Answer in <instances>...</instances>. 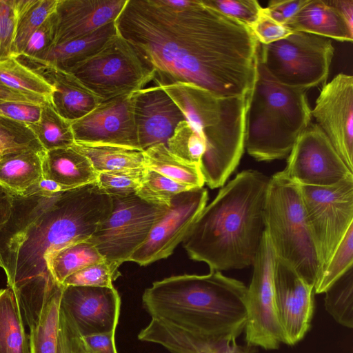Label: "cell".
Wrapping results in <instances>:
<instances>
[{"label":"cell","mask_w":353,"mask_h":353,"mask_svg":"<svg viewBox=\"0 0 353 353\" xmlns=\"http://www.w3.org/2000/svg\"><path fill=\"white\" fill-rule=\"evenodd\" d=\"M117 32L154 72L157 85L183 82L219 97L250 94L259 43L248 26L190 0H127Z\"/></svg>","instance_id":"cell-1"},{"label":"cell","mask_w":353,"mask_h":353,"mask_svg":"<svg viewBox=\"0 0 353 353\" xmlns=\"http://www.w3.org/2000/svg\"><path fill=\"white\" fill-rule=\"evenodd\" d=\"M111 210V196L96 182L54 194H13L10 218L0 231V267L8 288L14 292L53 277L46 257L89 240Z\"/></svg>","instance_id":"cell-2"},{"label":"cell","mask_w":353,"mask_h":353,"mask_svg":"<svg viewBox=\"0 0 353 353\" xmlns=\"http://www.w3.org/2000/svg\"><path fill=\"white\" fill-rule=\"evenodd\" d=\"M270 178L257 170L238 173L203 208L183 241L189 257L210 271L252 265L265 224Z\"/></svg>","instance_id":"cell-3"},{"label":"cell","mask_w":353,"mask_h":353,"mask_svg":"<svg viewBox=\"0 0 353 353\" xmlns=\"http://www.w3.org/2000/svg\"><path fill=\"white\" fill-rule=\"evenodd\" d=\"M247 287L219 271L172 276L152 283L142 295L151 319L190 334L236 340L246 323Z\"/></svg>","instance_id":"cell-4"},{"label":"cell","mask_w":353,"mask_h":353,"mask_svg":"<svg viewBox=\"0 0 353 353\" xmlns=\"http://www.w3.org/2000/svg\"><path fill=\"white\" fill-rule=\"evenodd\" d=\"M306 90L279 83L268 72L258 50L256 75L245 119V148L256 161L285 158L311 123Z\"/></svg>","instance_id":"cell-5"},{"label":"cell","mask_w":353,"mask_h":353,"mask_svg":"<svg viewBox=\"0 0 353 353\" xmlns=\"http://www.w3.org/2000/svg\"><path fill=\"white\" fill-rule=\"evenodd\" d=\"M263 219L265 232L276 256L314 286L319 265L305 216L300 186L283 170L270 178Z\"/></svg>","instance_id":"cell-6"},{"label":"cell","mask_w":353,"mask_h":353,"mask_svg":"<svg viewBox=\"0 0 353 353\" xmlns=\"http://www.w3.org/2000/svg\"><path fill=\"white\" fill-rule=\"evenodd\" d=\"M334 53L330 39L303 32L259 46V56L275 80L304 90L326 81Z\"/></svg>","instance_id":"cell-7"},{"label":"cell","mask_w":353,"mask_h":353,"mask_svg":"<svg viewBox=\"0 0 353 353\" xmlns=\"http://www.w3.org/2000/svg\"><path fill=\"white\" fill-rule=\"evenodd\" d=\"M67 72L102 101L132 94L154 79V72L118 32L99 51Z\"/></svg>","instance_id":"cell-8"},{"label":"cell","mask_w":353,"mask_h":353,"mask_svg":"<svg viewBox=\"0 0 353 353\" xmlns=\"http://www.w3.org/2000/svg\"><path fill=\"white\" fill-rule=\"evenodd\" d=\"M299 186L319 275L353 224V177L330 186Z\"/></svg>","instance_id":"cell-9"},{"label":"cell","mask_w":353,"mask_h":353,"mask_svg":"<svg viewBox=\"0 0 353 353\" xmlns=\"http://www.w3.org/2000/svg\"><path fill=\"white\" fill-rule=\"evenodd\" d=\"M111 198L110 215L89 241L106 261L120 266L145 242L168 208L149 203L136 194Z\"/></svg>","instance_id":"cell-10"},{"label":"cell","mask_w":353,"mask_h":353,"mask_svg":"<svg viewBox=\"0 0 353 353\" xmlns=\"http://www.w3.org/2000/svg\"><path fill=\"white\" fill-rule=\"evenodd\" d=\"M275 261V253L264 230L252 264V279L247 287L244 332L247 345L266 350H277L283 343L274 298Z\"/></svg>","instance_id":"cell-11"},{"label":"cell","mask_w":353,"mask_h":353,"mask_svg":"<svg viewBox=\"0 0 353 353\" xmlns=\"http://www.w3.org/2000/svg\"><path fill=\"white\" fill-rule=\"evenodd\" d=\"M283 171L300 185L330 186L353 177L321 129L312 123L296 140Z\"/></svg>","instance_id":"cell-12"},{"label":"cell","mask_w":353,"mask_h":353,"mask_svg":"<svg viewBox=\"0 0 353 353\" xmlns=\"http://www.w3.org/2000/svg\"><path fill=\"white\" fill-rule=\"evenodd\" d=\"M208 199L205 188H198L174 196L163 217L154 225L145 242L128 261L145 266L166 259L184 240Z\"/></svg>","instance_id":"cell-13"},{"label":"cell","mask_w":353,"mask_h":353,"mask_svg":"<svg viewBox=\"0 0 353 353\" xmlns=\"http://www.w3.org/2000/svg\"><path fill=\"white\" fill-rule=\"evenodd\" d=\"M312 117L353 172V77L339 74L325 83Z\"/></svg>","instance_id":"cell-14"},{"label":"cell","mask_w":353,"mask_h":353,"mask_svg":"<svg viewBox=\"0 0 353 353\" xmlns=\"http://www.w3.org/2000/svg\"><path fill=\"white\" fill-rule=\"evenodd\" d=\"M314 288L290 265L276 256L274 290L283 343L294 345L310 330L314 310Z\"/></svg>","instance_id":"cell-15"},{"label":"cell","mask_w":353,"mask_h":353,"mask_svg":"<svg viewBox=\"0 0 353 353\" xmlns=\"http://www.w3.org/2000/svg\"><path fill=\"white\" fill-rule=\"evenodd\" d=\"M71 127L74 143L113 145L141 150L132 94L101 102L90 113L72 122Z\"/></svg>","instance_id":"cell-16"},{"label":"cell","mask_w":353,"mask_h":353,"mask_svg":"<svg viewBox=\"0 0 353 353\" xmlns=\"http://www.w3.org/2000/svg\"><path fill=\"white\" fill-rule=\"evenodd\" d=\"M61 308L81 336L115 332L121 297L114 287L63 286Z\"/></svg>","instance_id":"cell-17"},{"label":"cell","mask_w":353,"mask_h":353,"mask_svg":"<svg viewBox=\"0 0 353 353\" xmlns=\"http://www.w3.org/2000/svg\"><path fill=\"white\" fill-rule=\"evenodd\" d=\"M132 99L140 149L167 145L175 128L185 120L176 104L157 84L132 93Z\"/></svg>","instance_id":"cell-18"},{"label":"cell","mask_w":353,"mask_h":353,"mask_svg":"<svg viewBox=\"0 0 353 353\" xmlns=\"http://www.w3.org/2000/svg\"><path fill=\"white\" fill-rule=\"evenodd\" d=\"M126 1L58 0L54 11L56 33L54 46L89 34L114 21Z\"/></svg>","instance_id":"cell-19"},{"label":"cell","mask_w":353,"mask_h":353,"mask_svg":"<svg viewBox=\"0 0 353 353\" xmlns=\"http://www.w3.org/2000/svg\"><path fill=\"white\" fill-rule=\"evenodd\" d=\"M137 338L159 345L169 353H255L254 347L239 345L236 340L192 334L153 319L139 332Z\"/></svg>","instance_id":"cell-20"},{"label":"cell","mask_w":353,"mask_h":353,"mask_svg":"<svg viewBox=\"0 0 353 353\" xmlns=\"http://www.w3.org/2000/svg\"><path fill=\"white\" fill-rule=\"evenodd\" d=\"M30 70L52 87L50 103L61 117L70 123L83 117L102 102L69 72L44 65Z\"/></svg>","instance_id":"cell-21"},{"label":"cell","mask_w":353,"mask_h":353,"mask_svg":"<svg viewBox=\"0 0 353 353\" xmlns=\"http://www.w3.org/2000/svg\"><path fill=\"white\" fill-rule=\"evenodd\" d=\"M117 33L112 21L89 34L54 46L39 60L17 59L30 69L44 65L67 72L99 51Z\"/></svg>","instance_id":"cell-22"},{"label":"cell","mask_w":353,"mask_h":353,"mask_svg":"<svg viewBox=\"0 0 353 353\" xmlns=\"http://www.w3.org/2000/svg\"><path fill=\"white\" fill-rule=\"evenodd\" d=\"M284 26L292 32H303L340 41L353 39V30L328 1L308 0Z\"/></svg>","instance_id":"cell-23"},{"label":"cell","mask_w":353,"mask_h":353,"mask_svg":"<svg viewBox=\"0 0 353 353\" xmlns=\"http://www.w3.org/2000/svg\"><path fill=\"white\" fill-rule=\"evenodd\" d=\"M42 166L43 179L70 189L95 183L98 176L88 158L72 146L46 151Z\"/></svg>","instance_id":"cell-24"},{"label":"cell","mask_w":353,"mask_h":353,"mask_svg":"<svg viewBox=\"0 0 353 353\" xmlns=\"http://www.w3.org/2000/svg\"><path fill=\"white\" fill-rule=\"evenodd\" d=\"M45 152L27 150L1 157L0 185L13 194L24 196L34 194L43 179Z\"/></svg>","instance_id":"cell-25"},{"label":"cell","mask_w":353,"mask_h":353,"mask_svg":"<svg viewBox=\"0 0 353 353\" xmlns=\"http://www.w3.org/2000/svg\"><path fill=\"white\" fill-rule=\"evenodd\" d=\"M145 168L192 188L205 184L200 166L188 163L172 153L164 144L143 151Z\"/></svg>","instance_id":"cell-26"},{"label":"cell","mask_w":353,"mask_h":353,"mask_svg":"<svg viewBox=\"0 0 353 353\" xmlns=\"http://www.w3.org/2000/svg\"><path fill=\"white\" fill-rule=\"evenodd\" d=\"M0 353H30L24 322L9 288L0 290Z\"/></svg>","instance_id":"cell-27"},{"label":"cell","mask_w":353,"mask_h":353,"mask_svg":"<svg viewBox=\"0 0 353 353\" xmlns=\"http://www.w3.org/2000/svg\"><path fill=\"white\" fill-rule=\"evenodd\" d=\"M72 147L84 154L98 172L145 168L143 151L113 145L74 143Z\"/></svg>","instance_id":"cell-28"},{"label":"cell","mask_w":353,"mask_h":353,"mask_svg":"<svg viewBox=\"0 0 353 353\" xmlns=\"http://www.w3.org/2000/svg\"><path fill=\"white\" fill-rule=\"evenodd\" d=\"M104 260V257L89 240L65 246L50 253L46 259L49 272L61 285L71 274Z\"/></svg>","instance_id":"cell-29"},{"label":"cell","mask_w":353,"mask_h":353,"mask_svg":"<svg viewBox=\"0 0 353 353\" xmlns=\"http://www.w3.org/2000/svg\"><path fill=\"white\" fill-rule=\"evenodd\" d=\"M58 0H14L16 26L12 57L23 51L30 36L56 9Z\"/></svg>","instance_id":"cell-30"},{"label":"cell","mask_w":353,"mask_h":353,"mask_svg":"<svg viewBox=\"0 0 353 353\" xmlns=\"http://www.w3.org/2000/svg\"><path fill=\"white\" fill-rule=\"evenodd\" d=\"M63 286L47 302L30 327V353H57L61 299Z\"/></svg>","instance_id":"cell-31"},{"label":"cell","mask_w":353,"mask_h":353,"mask_svg":"<svg viewBox=\"0 0 353 353\" xmlns=\"http://www.w3.org/2000/svg\"><path fill=\"white\" fill-rule=\"evenodd\" d=\"M0 81L8 88L43 103H50L52 87L14 57L0 62Z\"/></svg>","instance_id":"cell-32"},{"label":"cell","mask_w":353,"mask_h":353,"mask_svg":"<svg viewBox=\"0 0 353 353\" xmlns=\"http://www.w3.org/2000/svg\"><path fill=\"white\" fill-rule=\"evenodd\" d=\"M27 125L45 151L71 147L74 143L71 123L61 117L50 103L42 105L37 122Z\"/></svg>","instance_id":"cell-33"},{"label":"cell","mask_w":353,"mask_h":353,"mask_svg":"<svg viewBox=\"0 0 353 353\" xmlns=\"http://www.w3.org/2000/svg\"><path fill=\"white\" fill-rule=\"evenodd\" d=\"M324 305L327 313L339 325L353 327V267L325 292Z\"/></svg>","instance_id":"cell-34"},{"label":"cell","mask_w":353,"mask_h":353,"mask_svg":"<svg viewBox=\"0 0 353 353\" xmlns=\"http://www.w3.org/2000/svg\"><path fill=\"white\" fill-rule=\"evenodd\" d=\"M193 189L174 181L161 174L145 168L136 194L142 200L159 206L169 208L174 196Z\"/></svg>","instance_id":"cell-35"},{"label":"cell","mask_w":353,"mask_h":353,"mask_svg":"<svg viewBox=\"0 0 353 353\" xmlns=\"http://www.w3.org/2000/svg\"><path fill=\"white\" fill-rule=\"evenodd\" d=\"M353 224L351 225L321 272L314 284V293L323 294L345 272L353 267Z\"/></svg>","instance_id":"cell-36"},{"label":"cell","mask_w":353,"mask_h":353,"mask_svg":"<svg viewBox=\"0 0 353 353\" xmlns=\"http://www.w3.org/2000/svg\"><path fill=\"white\" fill-rule=\"evenodd\" d=\"M27 150L45 152L27 125L0 116V157Z\"/></svg>","instance_id":"cell-37"},{"label":"cell","mask_w":353,"mask_h":353,"mask_svg":"<svg viewBox=\"0 0 353 353\" xmlns=\"http://www.w3.org/2000/svg\"><path fill=\"white\" fill-rule=\"evenodd\" d=\"M166 146L176 157L199 166L205 151L204 141L186 120L177 125Z\"/></svg>","instance_id":"cell-38"},{"label":"cell","mask_w":353,"mask_h":353,"mask_svg":"<svg viewBox=\"0 0 353 353\" xmlns=\"http://www.w3.org/2000/svg\"><path fill=\"white\" fill-rule=\"evenodd\" d=\"M145 168L124 169L98 173L97 184L112 196L136 194L142 182Z\"/></svg>","instance_id":"cell-39"},{"label":"cell","mask_w":353,"mask_h":353,"mask_svg":"<svg viewBox=\"0 0 353 353\" xmlns=\"http://www.w3.org/2000/svg\"><path fill=\"white\" fill-rule=\"evenodd\" d=\"M119 265L106 260L90 265L67 277L63 286L113 288L120 275Z\"/></svg>","instance_id":"cell-40"},{"label":"cell","mask_w":353,"mask_h":353,"mask_svg":"<svg viewBox=\"0 0 353 353\" xmlns=\"http://www.w3.org/2000/svg\"><path fill=\"white\" fill-rule=\"evenodd\" d=\"M207 6L251 28L263 8L256 0H201Z\"/></svg>","instance_id":"cell-41"},{"label":"cell","mask_w":353,"mask_h":353,"mask_svg":"<svg viewBox=\"0 0 353 353\" xmlns=\"http://www.w3.org/2000/svg\"><path fill=\"white\" fill-rule=\"evenodd\" d=\"M54 11L30 36L23 51L16 59L30 61L39 60L45 56L54 46L56 33Z\"/></svg>","instance_id":"cell-42"},{"label":"cell","mask_w":353,"mask_h":353,"mask_svg":"<svg viewBox=\"0 0 353 353\" xmlns=\"http://www.w3.org/2000/svg\"><path fill=\"white\" fill-rule=\"evenodd\" d=\"M15 26L14 0H0V62L12 57Z\"/></svg>","instance_id":"cell-43"},{"label":"cell","mask_w":353,"mask_h":353,"mask_svg":"<svg viewBox=\"0 0 353 353\" xmlns=\"http://www.w3.org/2000/svg\"><path fill=\"white\" fill-rule=\"evenodd\" d=\"M42 105L0 99V116L28 125L34 123L39 119Z\"/></svg>","instance_id":"cell-44"},{"label":"cell","mask_w":353,"mask_h":353,"mask_svg":"<svg viewBox=\"0 0 353 353\" xmlns=\"http://www.w3.org/2000/svg\"><path fill=\"white\" fill-rule=\"evenodd\" d=\"M57 353H85L81 343V335L61 307Z\"/></svg>","instance_id":"cell-45"},{"label":"cell","mask_w":353,"mask_h":353,"mask_svg":"<svg viewBox=\"0 0 353 353\" xmlns=\"http://www.w3.org/2000/svg\"><path fill=\"white\" fill-rule=\"evenodd\" d=\"M250 29L259 43L262 45L276 41L292 32L285 26L280 24L265 14L263 10H262L260 17Z\"/></svg>","instance_id":"cell-46"},{"label":"cell","mask_w":353,"mask_h":353,"mask_svg":"<svg viewBox=\"0 0 353 353\" xmlns=\"http://www.w3.org/2000/svg\"><path fill=\"white\" fill-rule=\"evenodd\" d=\"M308 0H272L263 8L265 14L272 19L285 25L307 2Z\"/></svg>","instance_id":"cell-47"},{"label":"cell","mask_w":353,"mask_h":353,"mask_svg":"<svg viewBox=\"0 0 353 353\" xmlns=\"http://www.w3.org/2000/svg\"><path fill=\"white\" fill-rule=\"evenodd\" d=\"M81 341L85 353H118L114 331L81 336Z\"/></svg>","instance_id":"cell-48"},{"label":"cell","mask_w":353,"mask_h":353,"mask_svg":"<svg viewBox=\"0 0 353 353\" xmlns=\"http://www.w3.org/2000/svg\"><path fill=\"white\" fill-rule=\"evenodd\" d=\"M13 206V194L0 185V231L9 221Z\"/></svg>","instance_id":"cell-49"},{"label":"cell","mask_w":353,"mask_h":353,"mask_svg":"<svg viewBox=\"0 0 353 353\" xmlns=\"http://www.w3.org/2000/svg\"><path fill=\"white\" fill-rule=\"evenodd\" d=\"M0 99L10 100L15 101L26 102L35 103L39 105H43L46 103H43L36 99L28 97L21 92L15 91L8 86L5 85L0 81Z\"/></svg>","instance_id":"cell-50"},{"label":"cell","mask_w":353,"mask_h":353,"mask_svg":"<svg viewBox=\"0 0 353 353\" xmlns=\"http://www.w3.org/2000/svg\"><path fill=\"white\" fill-rule=\"evenodd\" d=\"M344 18L349 27L353 30V1L352 0H329Z\"/></svg>","instance_id":"cell-51"},{"label":"cell","mask_w":353,"mask_h":353,"mask_svg":"<svg viewBox=\"0 0 353 353\" xmlns=\"http://www.w3.org/2000/svg\"><path fill=\"white\" fill-rule=\"evenodd\" d=\"M68 190L70 189L52 180L43 179L37 185L34 194L37 192L54 194Z\"/></svg>","instance_id":"cell-52"}]
</instances>
